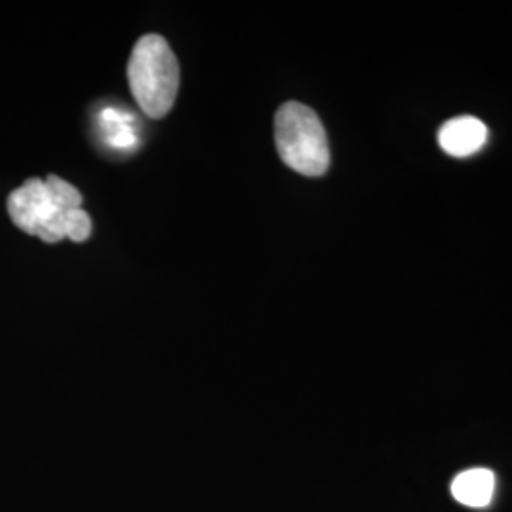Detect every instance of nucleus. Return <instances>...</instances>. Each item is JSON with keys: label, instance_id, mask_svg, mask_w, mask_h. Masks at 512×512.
<instances>
[{"label": "nucleus", "instance_id": "obj_1", "mask_svg": "<svg viewBox=\"0 0 512 512\" xmlns=\"http://www.w3.org/2000/svg\"><path fill=\"white\" fill-rule=\"evenodd\" d=\"M8 213L19 230L46 243L67 238V220L74 209H82V194L73 184L48 175L29 179L8 196Z\"/></svg>", "mask_w": 512, "mask_h": 512}, {"label": "nucleus", "instance_id": "obj_6", "mask_svg": "<svg viewBox=\"0 0 512 512\" xmlns=\"http://www.w3.org/2000/svg\"><path fill=\"white\" fill-rule=\"evenodd\" d=\"M92 234V219L84 209H74L67 220V238L74 243H82Z\"/></svg>", "mask_w": 512, "mask_h": 512}, {"label": "nucleus", "instance_id": "obj_2", "mask_svg": "<svg viewBox=\"0 0 512 512\" xmlns=\"http://www.w3.org/2000/svg\"><path fill=\"white\" fill-rule=\"evenodd\" d=\"M129 90L150 118H164L173 109L181 71L179 61L160 35L139 38L128 63Z\"/></svg>", "mask_w": 512, "mask_h": 512}, {"label": "nucleus", "instance_id": "obj_4", "mask_svg": "<svg viewBox=\"0 0 512 512\" xmlns=\"http://www.w3.org/2000/svg\"><path fill=\"white\" fill-rule=\"evenodd\" d=\"M437 141L448 156L469 158L486 145L488 128L475 116H458L440 126Z\"/></svg>", "mask_w": 512, "mask_h": 512}, {"label": "nucleus", "instance_id": "obj_5", "mask_svg": "<svg viewBox=\"0 0 512 512\" xmlns=\"http://www.w3.org/2000/svg\"><path fill=\"white\" fill-rule=\"evenodd\" d=\"M495 492V475L490 469H469L452 480V495L454 499L473 507L484 509L490 505Z\"/></svg>", "mask_w": 512, "mask_h": 512}, {"label": "nucleus", "instance_id": "obj_3", "mask_svg": "<svg viewBox=\"0 0 512 512\" xmlns=\"http://www.w3.org/2000/svg\"><path fill=\"white\" fill-rule=\"evenodd\" d=\"M275 147L283 164L304 177H321L330 165L327 133L310 107L289 101L275 114Z\"/></svg>", "mask_w": 512, "mask_h": 512}]
</instances>
